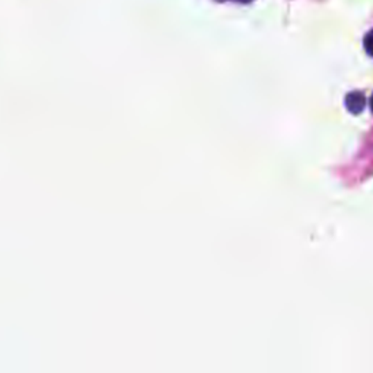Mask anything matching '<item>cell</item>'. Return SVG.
Listing matches in <instances>:
<instances>
[{"mask_svg": "<svg viewBox=\"0 0 373 373\" xmlns=\"http://www.w3.org/2000/svg\"><path fill=\"white\" fill-rule=\"evenodd\" d=\"M370 107H372V111H373V95H372V99H370Z\"/></svg>", "mask_w": 373, "mask_h": 373, "instance_id": "cell-4", "label": "cell"}, {"mask_svg": "<svg viewBox=\"0 0 373 373\" xmlns=\"http://www.w3.org/2000/svg\"><path fill=\"white\" fill-rule=\"evenodd\" d=\"M365 49L367 54L373 57V30L365 37Z\"/></svg>", "mask_w": 373, "mask_h": 373, "instance_id": "cell-2", "label": "cell"}, {"mask_svg": "<svg viewBox=\"0 0 373 373\" xmlns=\"http://www.w3.org/2000/svg\"><path fill=\"white\" fill-rule=\"evenodd\" d=\"M346 105L347 110L352 111L353 114L361 112L365 107V95L361 92H353L346 96Z\"/></svg>", "mask_w": 373, "mask_h": 373, "instance_id": "cell-1", "label": "cell"}, {"mask_svg": "<svg viewBox=\"0 0 373 373\" xmlns=\"http://www.w3.org/2000/svg\"><path fill=\"white\" fill-rule=\"evenodd\" d=\"M238 2H242V3H248V2H252V0H238Z\"/></svg>", "mask_w": 373, "mask_h": 373, "instance_id": "cell-3", "label": "cell"}]
</instances>
